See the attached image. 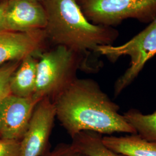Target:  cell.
I'll return each mask as SVG.
<instances>
[{"instance_id": "obj_1", "label": "cell", "mask_w": 156, "mask_h": 156, "mask_svg": "<svg viewBox=\"0 0 156 156\" xmlns=\"http://www.w3.org/2000/svg\"><path fill=\"white\" fill-rule=\"evenodd\" d=\"M56 117L69 136L83 131L112 135L136 134L120 107L91 79L75 78L52 100Z\"/></svg>"}, {"instance_id": "obj_2", "label": "cell", "mask_w": 156, "mask_h": 156, "mask_svg": "<svg viewBox=\"0 0 156 156\" xmlns=\"http://www.w3.org/2000/svg\"><path fill=\"white\" fill-rule=\"evenodd\" d=\"M47 17V39L83 58L97 53L102 46L113 45L119 36L113 27L95 25L84 16L75 0H41Z\"/></svg>"}, {"instance_id": "obj_3", "label": "cell", "mask_w": 156, "mask_h": 156, "mask_svg": "<svg viewBox=\"0 0 156 156\" xmlns=\"http://www.w3.org/2000/svg\"><path fill=\"white\" fill-rule=\"evenodd\" d=\"M39 57L33 97L39 101L45 97L52 100L76 78L83 58L63 46H56Z\"/></svg>"}, {"instance_id": "obj_4", "label": "cell", "mask_w": 156, "mask_h": 156, "mask_svg": "<svg viewBox=\"0 0 156 156\" xmlns=\"http://www.w3.org/2000/svg\"><path fill=\"white\" fill-rule=\"evenodd\" d=\"M97 53L112 62L123 56L130 58L128 68L114 84V95L117 97L134 82L146 62L156 55V17L144 30L125 44L100 46Z\"/></svg>"}, {"instance_id": "obj_5", "label": "cell", "mask_w": 156, "mask_h": 156, "mask_svg": "<svg viewBox=\"0 0 156 156\" xmlns=\"http://www.w3.org/2000/svg\"><path fill=\"white\" fill-rule=\"evenodd\" d=\"M90 22L113 27L133 19L150 23L156 17V0H75Z\"/></svg>"}, {"instance_id": "obj_6", "label": "cell", "mask_w": 156, "mask_h": 156, "mask_svg": "<svg viewBox=\"0 0 156 156\" xmlns=\"http://www.w3.org/2000/svg\"><path fill=\"white\" fill-rule=\"evenodd\" d=\"M56 117L55 105L50 98L39 101L27 129L20 141L19 156H42L48 151L49 137Z\"/></svg>"}, {"instance_id": "obj_7", "label": "cell", "mask_w": 156, "mask_h": 156, "mask_svg": "<svg viewBox=\"0 0 156 156\" xmlns=\"http://www.w3.org/2000/svg\"><path fill=\"white\" fill-rule=\"evenodd\" d=\"M39 101L9 94L0 101V138L20 141Z\"/></svg>"}, {"instance_id": "obj_8", "label": "cell", "mask_w": 156, "mask_h": 156, "mask_svg": "<svg viewBox=\"0 0 156 156\" xmlns=\"http://www.w3.org/2000/svg\"><path fill=\"white\" fill-rule=\"evenodd\" d=\"M47 40L44 30L24 33L0 31V66L30 55L39 56Z\"/></svg>"}, {"instance_id": "obj_9", "label": "cell", "mask_w": 156, "mask_h": 156, "mask_svg": "<svg viewBox=\"0 0 156 156\" xmlns=\"http://www.w3.org/2000/svg\"><path fill=\"white\" fill-rule=\"evenodd\" d=\"M47 17L40 1L8 0L5 15L6 30L28 32L45 30Z\"/></svg>"}, {"instance_id": "obj_10", "label": "cell", "mask_w": 156, "mask_h": 156, "mask_svg": "<svg viewBox=\"0 0 156 156\" xmlns=\"http://www.w3.org/2000/svg\"><path fill=\"white\" fill-rule=\"evenodd\" d=\"M108 147L125 156H156V143L142 138L138 134L125 136H102Z\"/></svg>"}, {"instance_id": "obj_11", "label": "cell", "mask_w": 156, "mask_h": 156, "mask_svg": "<svg viewBox=\"0 0 156 156\" xmlns=\"http://www.w3.org/2000/svg\"><path fill=\"white\" fill-rule=\"evenodd\" d=\"M36 56H27L22 60L9 82L11 94L27 98L33 95L36 88L37 65Z\"/></svg>"}, {"instance_id": "obj_12", "label": "cell", "mask_w": 156, "mask_h": 156, "mask_svg": "<svg viewBox=\"0 0 156 156\" xmlns=\"http://www.w3.org/2000/svg\"><path fill=\"white\" fill-rule=\"evenodd\" d=\"M101 134L83 131L72 138L73 146L87 156H125L112 151L102 142Z\"/></svg>"}, {"instance_id": "obj_13", "label": "cell", "mask_w": 156, "mask_h": 156, "mask_svg": "<svg viewBox=\"0 0 156 156\" xmlns=\"http://www.w3.org/2000/svg\"><path fill=\"white\" fill-rule=\"evenodd\" d=\"M124 117L142 138L156 143V111L144 114L138 109H131L123 114Z\"/></svg>"}, {"instance_id": "obj_14", "label": "cell", "mask_w": 156, "mask_h": 156, "mask_svg": "<svg viewBox=\"0 0 156 156\" xmlns=\"http://www.w3.org/2000/svg\"><path fill=\"white\" fill-rule=\"evenodd\" d=\"M22 60L7 62L0 66V101L11 94L9 82L12 75L19 66Z\"/></svg>"}, {"instance_id": "obj_15", "label": "cell", "mask_w": 156, "mask_h": 156, "mask_svg": "<svg viewBox=\"0 0 156 156\" xmlns=\"http://www.w3.org/2000/svg\"><path fill=\"white\" fill-rule=\"evenodd\" d=\"M42 156H87L76 150L71 144L62 143Z\"/></svg>"}, {"instance_id": "obj_16", "label": "cell", "mask_w": 156, "mask_h": 156, "mask_svg": "<svg viewBox=\"0 0 156 156\" xmlns=\"http://www.w3.org/2000/svg\"><path fill=\"white\" fill-rule=\"evenodd\" d=\"M20 141L0 138V156H19Z\"/></svg>"}, {"instance_id": "obj_17", "label": "cell", "mask_w": 156, "mask_h": 156, "mask_svg": "<svg viewBox=\"0 0 156 156\" xmlns=\"http://www.w3.org/2000/svg\"><path fill=\"white\" fill-rule=\"evenodd\" d=\"M8 5V0H4L0 2V31H6L5 15Z\"/></svg>"}, {"instance_id": "obj_18", "label": "cell", "mask_w": 156, "mask_h": 156, "mask_svg": "<svg viewBox=\"0 0 156 156\" xmlns=\"http://www.w3.org/2000/svg\"><path fill=\"white\" fill-rule=\"evenodd\" d=\"M35 1H40L41 0H35Z\"/></svg>"}]
</instances>
